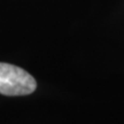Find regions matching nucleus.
<instances>
[{"instance_id":"obj_1","label":"nucleus","mask_w":124,"mask_h":124,"mask_svg":"<svg viewBox=\"0 0 124 124\" xmlns=\"http://www.w3.org/2000/svg\"><path fill=\"white\" fill-rule=\"evenodd\" d=\"M37 82L24 69L0 62V94L15 97L35 92Z\"/></svg>"}]
</instances>
